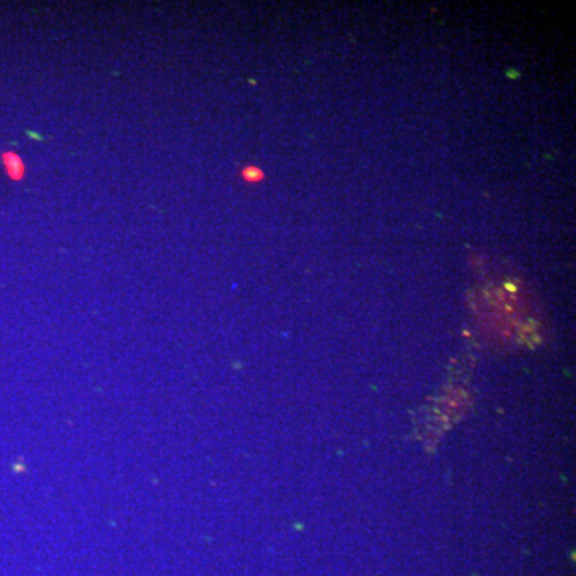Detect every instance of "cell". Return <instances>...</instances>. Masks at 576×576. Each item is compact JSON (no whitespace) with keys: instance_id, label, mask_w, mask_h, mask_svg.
I'll return each instance as SVG.
<instances>
[{"instance_id":"1","label":"cell","mask_w":576,"mask_h":576,"mask_svg":"<svg viewBox=\"0 0 576 576\" xmlns=\"http://www.w3.org/2000/svg\"><path fill=\"white\" fill-rule=\"evenodd\" d=\"M2 159V165L5 168V173L11 181H21L26 175V165L22 162V159L20 157V154H16L13 151H5L0 155Z\"/></svg>"},{"instance_id":"2","label":"cell","mask_w":576,"mask_h":576,"mask_svg":"<svg viewBox=\"0 0 576 576\" xmlns=\"http://www.w3.org/2000/svg\"><path fill=\"white\" fill-rule=\"evenodd\" d=\"M242 176H244V180L250 181V183H258L263 180V171L256 168V166H247V168L242 171Z\"/></svg>"}]
</instances>
